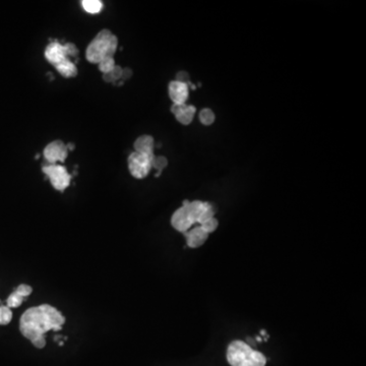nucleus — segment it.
Returning a JSON list of instances; mask_svg holds the SVG:
<instances>
[{
    "label": "nucleus",
    "instance_id": "f257e3e1",
    "mask_svg": "<svg viewBox=\"0 0 366 366\" xmlns=\"http://www.w3.org/2000/svg\"><path fill=\"white\" fill-rule=\"evenodd\" d=\"M64 321L65 318L59 311L51 305L43 304L24 313L21 317L20 330L36 348L43 349L46 345L44 335L51 330H60Z\"/></svg>",
    "mask_w": 366,
    "mask_h": 366
},
{
    "label": "nucleus",
    "instance_id": "f03ea898",
    "mask_svg": "<svg viewBox=\"0 0 366 366\" xmlns=\"http://www.w3.org/2000/svg\"><path fill=\"white\" fill-rule=\"evenodd\" d=\"M227 361L231 366H265L266 358L262 352L240 340L232 341L227 348Z\"/></svg>",
    "mask_w": 366,
    "mask_h": 366
},
{
    "label": "nucleus",
    "instance_id": "7ed1b4c3",
    "mask_svg": "<svg viewBox=\"0 0 366 366\" xmlns=\"http://www.w3.org/2000/svg\"><path fill=\"white\" fill-rule=\"evenodd\" d=\"M118 40L110 31L102 30L87 48L86 57L89 62L99 63L106 56L113 57L116 53Z\"/></svg>",
    "mask_w": 366,
    "mask_h": 366
},
{
    "label": "nucleus",
    "instance_id": "20e7f679",
    "mask_svg": "<svg viewBox=\"0 0 366 366\" xmlns=\"http://www.w3.org/2000/svg\"><path fill=\"white\" fill-rule=\"evenodd\" d=\"M155 156H148L133 152L128 157V168L130 174L138 179L147 177L152 169V161Z\"/></svg>",
    "mask_w": 366,
    "mask_h": 366
},
{
    "label": "nucleus",
    "instance_id": "39448f33",
    "mask_svg": "<svg viewBox=\"0 0 366 366\" xmlns=\"http://www.w3.org/2000/svg\"><path fill=\"white\" fill-rule=\"evenodd\" d=\"M42 170L45 173V175L49 178L53 187L56 190L63 191L69 186L71 176L69 175L65 167H63L62 165L51 164L43 167Z\"/></svg>",
    "mask_w": 366,
    "mask_h": 366
},
{
    "label": "nucleus",
    "instance_id": "423d86ee",
    "mask_svg": "<svg viewBox=\"0 0 366 366\" xmlns=\"http://www.w3.org/2000/svg\"><path fill=\"white\" fill-rule=\"evenodd\" d=\"M171 224L175 230L181 233L188 231L195 225L188 213V209L184 204L181 208H179L173 214L171 218Z\"/></svg>",
    "mask_w": 366,
    "mask_h": 366
},
{
    "label": "nucleus",
    "instance_id": "0eeeda50",
    "mask_svg": "<svg viewBox=\"0 0 366 366\" xmlns=\"http://www.w3.org/2000/svg\"><path fill=\"white\" fill-rule=\"evenodd\" d=\"M67 155V146L61 141H54L44 150V157L51 164H55L56 162H64Z\"/></svg>",
    "mask_w": 366,
    "mask_h": 366
},
{
    "label": "nucleus",
    "instance_id": "6e6552de",
    "mask_svg": "<svg viewBox=\"0 0 366 366\" xmlns=\"http://www.w3.org/2000/svg\"><path fill=\"white\" fill-rule=\"evenodd\" d=\"M186 238V244L190 248H198L205 244L209 238V233L206 232L202 226H198L183 233Z\"/></svg>",
    "mask_w": 366,
    "mask_h": 366
},
{
    "label": "nucleus",
    "instance_id": "1a4fd4ad",
    "mask_svg": "<svg viewBox=\"0 0 366 366\" xmlns=\"http://www.w3.org/2000/svg\"><path fill=\"white\" fill-rule=\"evenodd\" d=\"M169 96L173 104H185L188 98V86L177 81L170 83Z\"/></svg>",
    "mask_w": 366,
    "mask_h": 366
},
{
    "label": "nucleus",
    "instance_id": "9d476101",
    "mask_svg": "<svg viewBox=\"0 0 366 366\" xmlns=\"http://www.w3.org/2000/svg\"><path fill=\"white\" fill-rule=\"evenodd\" d=\"M172 113L176 116V119L180 123L188 125L194 119V116L196 114V108L190 105L173 104Z\"/></svg>",
    "mask_w": 366,
    "mask_h": 366
},
{
    "label": "nucleus",
    "instance_id": "9b49d317",
    "mask_svg": "<svg viewBox=\"0 0 366 366\" xmlns=\"http://www.w3.org/2000/svg\"><path fill=\"white\" fill-rule=\"evenodd\" d=\"M45 58L55 66L56 64L63 61L64 59H67L68 57L65 52L64 45H61L58 42H53L47 46L45 50Z\"/></svg>",
    "mask_w": 366,
    "mask_h": 366
},
{
    "label": "nucleus",
    "instance_id": "f8f14e48",
    "mask_svg": "<svg viewBox=\"0 0 366 366\" xmlns=\"http://www.w3.org/2000/svg\"><path fill=\"white\" fill-rule=\"evenodd\" d=\"M154 146L155 142L151 136H142L134 143V152L148 156H154Z\"/></svg>",
    "mask_w": 366,
    "mask_h": 366
},
{
    "label": "nucleus",
    "instance_id": "ddd939ff",
    "mask_svg": "<svg viewBox=\"0 0 366 366\" xmlns=\"http://www.w3.org/2000/svg\"><path fill=\"white\" fill-rule=\"evenodd\" d=\"M57 71L64 78H73L78 74V69L75 64L69 59H64L55 65Z\"/></svg>",
    "mask_w": 366,
    "mask_h": 366
},
{
    "label": "nucleus",
    "instance_id": "4468645a",
    "mask_svg": "<svg viewBox=\"0 0 366 366\" xmlns=\"http://www.w3.org/2000/svg\"><path fill=\"white\" fill-rule=\"evenodd\" d=\"M83 8L88 12L92 14H96L100 12L103 8V2L99 0H85L82 2Z\"/></svg>",
    "mask_w": 366,
    "mask_h": 366
},
{
    "label": "nucleus",
    "instance_id": "2eb2a0df",
    "mask_svg": "<svg viewBox=\"0 0 366 366\" xmlns=\"http://www.w3.org/2000/svg\"><path fill=\"white\" fill-rule=\"evenodd\" d=\"M122 70L123 68H121L120 66L116 65L113 70H111L110 72L103 74V79L105 82L108 83H114L117 84L119 81H121V76H122Z\"/></svg>",
    "mask_w": 366,
    "mask_h": 366
},
{
    "label": "nucleus",
    "instance_id": "dca6fc26",
    "mask_svg": "<svg viewBox=\"0 0 366 366\" xmlns=\"http://www.w3.org/2000/svg\"><path fill=\"white\" fill-rule=\"evenodd\" d=\"M98 64H99V69H100V71L103 72V74L110 72L116 66L114 58L111 56H106L103 59L100 60V62Z\"/></svg>",
    "mask_w": 366,
    "mask_h": 366
},
{
    "label": "nucleus",
    "instance_id": "f3484780",
    "mask_svg": "<svg viewBox=\"0 0 366 366\" xmlns=\"http://www.w3.org/2000/svg\"><path fill=\"white\" fill-rule=\"evenodd\" d=\"M24 297L23 296H21L16 291H14L13 293H11L9 296H8V298H7V300H6V303H7V307H9V309H13V307H18L22 303H23V301H24Z\"/></svg>",
    "mask_w": 366,
    "mask_h": 366
},
{
    "label": "nucleus",
    "instance_id": "a211bd4d",
    "mask_svg": "<svg viewBox=\"0 0 366 366\" xmlns=\"http://www.w3.org/2000/svg\"><path fill=\"white\" fill-rule=\"evenodd\" d=\"M12 313L7 306H0V325H5L10 322Z\"/></svg>",
    "mask_w": 366,
    "mask_h": 366
},
{
    "label": "nucleus",
    "instance_id": "6ab92c4d",
    "mask_svg": "<svg viewBox=\"0 0 366 366\" xmlns=\"http://www.w3.org/2000/svg\"><path fill=\"white\" fill-rule=\"evenodd\" d=\"M200 120L205 125H210L215 120V115L211 110L204 109L200 113Z\"/></svg>",
    "mask_w": 366,
    "mask_h": 366
},
{
    "label": "nucleus",
    "instance_id": "aec40b11",
    "mask_svg": "<svg viewBox=\"0 0 366 366\" xmlns=\"http://www.w3.org/2000/svg\"><path fill=\"white\" fill-rule=\"evenodd\" d=\"M168 162H167V159L165 157H154L153 161H152V168H155L157 170V174L156 176H160L161 172L164 170V168L167 166Z\"/></svg>",
    "mask_w": 366,
    "mask_h": 366
},
{
    "label": "nucleus",
    "instance_id": "412c9836",
    "mask_svg": "<svg viewBox=\"0 0 366 366\" xmlns=\"http://www.w3.org/2000/svg\"><path fill=\"white\" fill-rule=\"evenodd\" d=\"M218 225H219V222H218V220L214 217V218L209 219V221H207L205 224H203L202 227H203V229H204L206 232H208L209 234V233L214 232V231L218 228Z\"/></svg>",
    "mask_w": 366,
    "mask_h": 366
},
{
    "label": "nucleus",
    "instance_id": "4be33fe9",
    "mask_svg": "<svg viewBox=\"0 0 366 366\" xmlns=\"http://www.w3.org/2000/svg\"><path fill=\"white\" fill-rule=\"evenodd\" d=\"M15 291H16L21 296H23V297L25 298V297H28V296L32 293L33 289H32L31 286H29V285H27V284H22V285H20V286L15 289Z\"/></svg>",
    "mask_w": 366,
    "mask_h": 366
},
{
    "label": "nucleus",
    "instance_id": "5701e85b",
    "mask_svg": "<svg viewBox=\"0 0 366 366\" xmlns=\"http://www.w3.org/2000/svg\"><path fill=\"white\" fill-rule=\"evenodd\" d=\"M64 48H65V52H66V55L67 57H76L79 55V50L76 48V46L74 44H71V43H67L64 45Z\"/></svg>",
    "mask_w": 366,
    "mask_h": 366
},
{
    "label": "nucleus",
    "instance_id": "b1692460",
    "mask_svg": "<svg viewBox=\"0 0 366 366\" xmlns=\"http://www.w3.org/2000/svg\"><path fill=\"white\" fill-rule=\"evenodd\" d=\"M131 75H132V71H131L129 68H124V69L122 70V76H121L120 84H122L125 80L129 79Z\"/></svg>",
    "mask_w": 366,
    "mask_h": 366
},
{
    "label": "nucleus",
    "instance_id": "393cba45",
    "mask_svg": "<svg viewBox=\"0 0 366 366\" xmlns=\"http://www.w3.org/2000/svg\"><path fill=\"white\" fill-rule=\"evenodd\" d=\"M187 81H188V74L186 72H179L177 74V82L187 85Z\"/></svg>",
    "mask_w": 366,
    "mask_h": 366
}]
</instances>
